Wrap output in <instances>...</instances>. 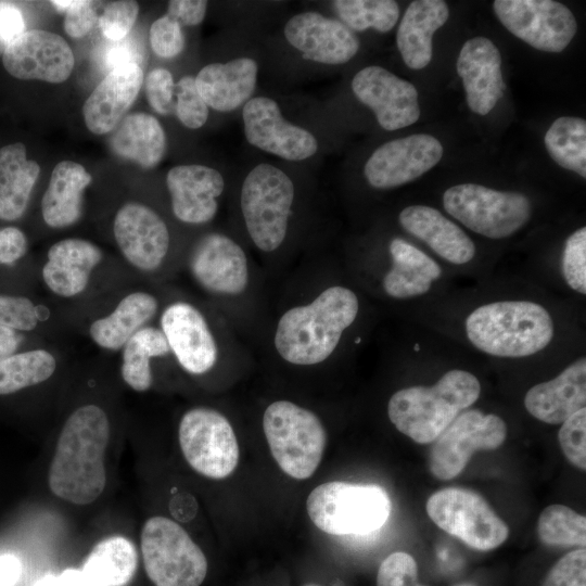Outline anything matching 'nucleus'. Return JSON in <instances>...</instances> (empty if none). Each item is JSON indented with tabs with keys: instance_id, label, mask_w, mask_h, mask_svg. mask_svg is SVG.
<instances>
[{
	"instance_id": "obj_1",
	"label": "nucleus",
	"mask_w": 586,
	"mask_h": 586,
	"mask_svg": "<svg viewBox=\"0 0 586 586\" xmlns=\"http://www.w3.org/2000/svg\"><path fill=\"white\" fill-rule=\"evenodd\" d=\"M110 422L97 405L77 408L65 421L48 472L49 488L74 505H89L106 485L104 455Z\"/></svg>"
},
{
	"instance_id": "obj_2",
	"label": "nucleus",
	"mask_w": 586,
	"mask_h": 586,
	"mask_svg": "<svg viewBox=\"0 0 586 586\" xmlns=\"http://www.w3.org/2000/svg\"><path fill=\"white\" fill-rule=\"evenodd\" d=\"M358 308L355 292L340 285L328 288L310 304L282 315L275 333L276 349L290 364H319L336 348Z\"/></svg>"
},
{
	"instance_id": "obj_3",
	"label": "nucleus",
	"mask_w": 586,
	"mask_h": 586,
	"mask_svg": "<svg viewBox=\"0 0 586 586\" xmlns=\"http://www.w3.org/2000/svg\"><path fill=\"white\" fill-rule=\"evenodd\" d=\"M464 331L469 342L486 355L522 358L550 344L555 321L536 302L497 301L474 308L466 318Z\"/></svg>"
},
{
	"instance_id": "obj_4",
	"label": "nucleus",
	"mask_w": 586,
	"mask_h": 586,
	"mask_svg": "<svg viewBox=\"0 0 586 586\" xmlns=\"http://www.w3.org/2000/svg\"><path fill=\"white\" fill-rule=\"evenodd\" d=\"M480 393L481 384L473 373L453 369L432 385L395 392L387 403V416L400 433L418 444H430L477 400Z\"/></svg>"
},
{
	"instance_id": "obj_5",
	"label": "nucleus",
	"mask_w": 586,
	"mask_h": 586,
	"mask_svg": "<svg viewBox=\"0 0 586 586\" xmlns=\"http://www.w3.org/2000/svg\"><path fill=\"white\" fill-rule=\"evenodd\" d=\"M306 509L311 522L327 534L365 535L384 525L392 504L378 485L333 481L309 493Z\"/></svg>"
},
{
	"instance_id": "obj_6",
	"label": "nucleus",
	"mask_w": 586,
	"mask_h": 586,
	"mask_svg": "<svg viewBox=\"0 0 586 586\" xmlns=\"http://www.w3.org/2000/svg\"><path fill=\"white\" fill-rule=\"evenodd\" d=\"M263 429L270 453L285 474L306 480L315 473L327 433L313 411L289 400L273 402L264 412Z\"/></svg>"
},
{
	"instance_id": "obj_7",
	"label": "nucleus",
	"mask_w": 586,
	"mask_h": 586,
	"mask_svg": "<svg viewBox=\"0 0 586 586\" xmlns=\"http://www.w3.org/2000/svg\"><path fill=\"white\" fill-rule=\"evenodd\" d=\"M140 545L146 575L155 586H200L206 577L204 552L169 518L148 519L141 530Z\"/></svg>"
},
{
	"instance_id": "obj_8",
	"label": "nucleus",
	"mask_w": 586,
	"mask_h": 586,
	"mask_svg": "<svg viewBox=\"0 0 586 586\" xmlns=\"http://www.w3.org/2000/svg\"><path fill=\"white\" fill-rule=\"evenodd\" d=\"M293 200V182L278 167L262 163L247 174L241 189V209L247 232L259 250L272 252L281 245Z\"/></svg>"
},
{
	"instance_id": "obj_9",
	"label": "nucleus",
	"mask_w": 586,
	"mask_h": 586,
	"mask_svg": "<svg viewBox=\"0 0 586 586\" xmlns=\"http://www.w3.org/2000/svg\"><path fill=\"white\" fill-rule=\"evenodd\" d=\"M445 211L464 227L489 239H504L531 218L530 200L522 193L462 183L443 194Z\"/></svg>"
},
{
	"instance_id": "obj_10",
	"label": "nucleus",
	"mask_w": 586,
	"mask_h": 586,
	"mask_svg": "<svg viewBox=\"0 0 586 586\" xmlns=\"http://www.w3.org/2000/svg\"><path fill=\"white\" fill-rule=\"evenodd\" d=\"M430 519L443 531L475 550H492L509 536V527L479 493L446 487L433 493L425 505Z\"/></svg>"
},
{
	"instance_id": "obj_11",
	"label": "nucleus",
	"mask_w": 586,
	"mask_h": 586,
	"mask_svg": "<svg viewBox=\"0 0 586 586\" xmlns=\"http://www.w3.org/2000/svg\"><path fill=\"white\" fill-rule=\"evenodd\" d=\"M178 438L189 466L203 476L221 480L239 462V444L228 419L204 407L187 411L180 420Z\"/></svg>"
},
{
	"instance_id": "obj_12",
	"label": "nucleus",
	"mask_w": 586,
	"mask_h": 586,
	"mask_svg": "<svg viewBox=\"0 0 586 586\" xmlns=\"http://www.w3.org/2000/svg\"><path fill=\"white\" fill-rule=\"evenodd\" d=\"M507 425L497 415L466 409L437 436L429 455L434 477L449 481L467 467L479 450H494L504 444Z\"/></svg>"
},
{
	"instance_id": "obj_13",
	"label": "nucleus",
	"mask_w": 586,
	"mask_h": 586,
	"mask_svg": "<svg viewBox=\"0 0 586 586\" xmlns=\"http://www.w3.org/2000/svg\"><path fill=\"white\" fill-rule=\"evenodd\" d=\"M493 8L511 34L537 50L561 52L576 34L573 13L557 1L496 0Z\"/></svg>"
},
{
	"instance_id": "obj_14",
	"label": "nucleus",
	"mask_w": 586,
	"mask_h": 586,
	"mask_svg": "<svg viewBox=\"0 0 586 586\" xmlns=\"http://www.w3.org/2000/svg\"><path fill=\"white\" fill-rule=\"evenodd\" d=\"M242 117L247 142L288 161H303L318 150L317 139L306 129L285 120L278 103L267 97L250 99Z\"/></svg>"
},
{
	"instance_id": "obj_15",
	"label": "nucleus",
	"mask_w": 586,
	"mask_h": 586,
	"mask_svg": "<svg viewBox=\"0 0 586 586\" xmlns=\"http://www.w3.org/2000/svg\"><path fill=\"white\" fill-rule=\"evenodd\" d=\"M442 156L443 146L436 138L411 135L380 145L368 158L364 173L373 188H395L429 171Z\"/></svg>"
},
{
	"instance_id": "obj_16",
	"label": "nucleus",
	"mask_w": 586,
	"mask_h": 586,
	"mask_svg": "<svg viewBox=\"0 0 586 586\" xmlns=\"http://www.w3.org/2000/svg\"><path fill=\"white\" fill-rule=\"evenodd\" d=\"M5 71L22 80L65 81L75 59L66 40L58 34L30 29L20 35L2 54Z\"/></svg>"
},
{
	"instance_id": "obj_17",
	"label": "nucleus",
	"mask_w": 586,
	"mask_h": 586,
	"mask_svg": "<svg viewBox=\"0 0 586 586\" xmlns=\"http://www.w3.org/2000/svg\"><path fill=\"white\" fill-rule=\"evenodd\" d=\"M352 89L357 99L372 110L385 130L404 128L419 119L415 86L381 66H367L356 73Z\"/></svg>"
},
{
	"instance_id": "obj_18",
	"label": "nucleus",
	"mask_w": 586,
	"mask_h": 586,
	"mask_svg": "<svg viewBox=\"0 0 586 586\" xmlns=\"http://www.w3.org/2000/svg\"><path fill=\"white\" fill-rule=\"evenodd\" d=\"M113 230L119 250L132 266L144 271L161 266L168 251L169 232L152 208L126 203L115 215Z\"/></svg>"
},
{
	"instance_id": "obj_19",
	"label": "nucleus",
	"mask_w": 586,
	"mask_h": 586,
	"mask_svg": "<svg viewBox=\"0 0 586 586\" xmlns=\"http://www.w3.org/2000/svg\"><path fill=\"white\" fill-rule=\"evenodd\" d=\"M284 36L305 60L322 64H344L359 49L357 37L345 24L313 11L291 17Z\"/></svg>"
},
{
	"instance_id": "obj_20",
	"label": "nucleus",
	"mask_w": 586,
	"mask_h": 586,
	"mask_svg": "<svg viewBox=\"0 0 586 586\" xmlns=\"http://www.w3.org/2000/svg\"><path fill=\"white\" fill-rule=\"evenodd\" d=\"M162 331L181 367L202 374L216 362L217 346L203 315L192 305L177 302L164 310Z\"/></svg>"
},
{
	"instance_id": "obj_21",
	"label": "nucleus",
	"mask_w": 586,
	"mask_h": 586,
	"mask_svg": "<svg viewBox=\"0 0 586 586\" xmlns=\"http://www.w3.org/2000/svg\"><path fill=\"white\" fill-rule=\"evenodd\" d=\"M190 269L203 288L217 294H241L249 281L244 251L220 233L207 234L198 242L190 258Z\"/></svg>"
},
{
	"instance_id": "obj_22",
	"label": "nucleus",
	"mask_w": 586,
	"mask_h": 586,
	"mask_svg": "<svg viewBox=\"0 0 586 586\" xmlns=\"http://www.w3.org/2000/svg\"><path fill=\"white\" fill-rule=\"evenodd\" d=\"M457 72L470 110L480 115L488 114L505 89L501 55L497 47L485 37L467 40L457 59Z\"/></svg>"
},
{
	"instance_id": "obj_23",
	"label": "nucleus",
	"mask_w": 586,
	"mask_h": 586,
	"mask_svg": "<svg viewBox=\"0 0 586 586\" xmlns=\"http://www.w3.org/2000/svg\"><path fill=\"white\" fill-rule=\"evenodd\" d=\"M166 184L175 216L187 224H205L218 209L225 189L221 174L204 165H179L167 173Z\"/></svg>"
},
{
	"instance_id": "obj_24",
	"label": "nucleus",
	"mask_w": 586,
	"mask_h": 586,
	"mask_svg": "<svg viewBox=\"0 0 586 586\" xmlns=\"http://www.w3.org/2000/svg\"><path fill=\"white\" fill-rule=\"evenodd\" d=\"M142 82L143 71L137 64L109 72L84 103L87 128L95 135L113 131L138 97Z\"/></svg>"
},
{
	"instance_id": "obj_25",
	"label": "nucleus",
	"mask_w": 586,
	"mask_h": 586,
	"mask_svg": "<svg viewBox=\"0 0 586 586\" xmlns=\"http://www.w3.org/2000/svg\"><path fill=\"white\" fill-rule=\"evenodd\" d=\"M586 404V359L579 357L551 380L527 390L524 407L535 419L561 424Z\"/></svg>"
},
{
	"instance_id": "obj_26",
	"label": "nucleus",
	"mask_w": 586,
	"mask_h": 586,
	"mask_svg": "<svg viewBox=\"0 0 586 586\" xmlns=\"http://www.w3.org/2000/svg\"><path fill=\"white\" fill-rule=\"evenodd\" d=\"M398 220L408 233L450 264L464 265L475 256V245L468 234L436 208L410 205L399 213Z\"/></svg>"
},
{
	"instance_id": "obj_27",
	"label": "nucleus",
	"mask_w": 586,
	"mask_h": 586,
	"mask_svg": "<svg viewBox=\"0 0 586 586\" xmlns=\"http://www.w3.org/2000/svg\"><path fill=\"white\" fill-rule=\"evenodd\" d=\"M257 71V63L251 58L212 63L201 68L195 85L207 106L230 112L245 104L253 94Z\"/></svg>"
},
{
	"instance_id": "obj_28",
	"label": "nucleus",
	"mask_w": 586,
	"mask_h": 586,
	"mask_svg": "<svg viewBox=\"0 0 586 586\" xmlns=\"http://www.w3.org/2000/svg\"><path fill=\"white\" fill-rule=\"evenodd\" d=\"M101 259L102 253L93 243L64 239L50 247L42 277L53 293L71 297L86 289L91 271Z\"/></svg>"
},
{
	"instance_id": "obj_29",
	"label": "nucleus",
	"mask_w": 586,
	"mask_h": 586,
	"mask_svg": "<svg viewBox=\"0 0 586 586\" xmlns=\"http://www.w3.org/2000/svg\"><path fill=\"white\" fill-rule=\"evenodd\" d=\"M448 16V7L442 0H417L409 4L396 34L397 48L409 68L421 69L430 63L432 36Z\"/></svg>"
},
{
	"instance_id": "obj_30",
	"label": "nucleus",
	"mask_w": 586,
	"mask_h": 586,
	"mask_svg": "<svg viewBox=\"0 0 586 586\" xmlns=\"http://www.w3.org/2000/svg\"><path fill=\"white\" fill-rule=\"evenodd\" d=\"M388 251L392 266L383 278V289L393 298L423 295L442 277V268L432 257L403 239H393Z\"/></svg>"
},
{
	"instance_id": "obj_31",
	"label": "nucleus",
	"mask_w": 586,
	"mask_h": 586,
	"mask_svg": "<svg viewBox=\"0 0 586 586\" xmlns=\"http://www.w3.org/2000/svg\"><path fill=\"white\" fill-rule=\"evenodd\" d=\"M91 180L82 165L73 161L58 163L41 200L44 222L52 228H64L78 221L82 213V194Z\"/></svg>"
},
{
	"instance_id": "obj_32",
	"label": "nucleus",
	"mask_w": 586,
	"mask_h": 586,
	"mask_svg": "<svg viewBox=\"0 0 586 586\" xmlns=\"http://www.w3.org/2000/svg\"><path fill=\"white\" fill-rule=\"evenodd\" d=\"M39 175L22 142L0 148V219L16 220L25 213Z\"/></svg>"
},
{
	"instance_id": "obj_33",
	"label": "nucleus",
	"mask_w": 586,
	"mask_h": 586,
	"mask_svg": "<svg viewBox=\"0 0 586 586\" xmlns=\"http://www.w3.org/2000/svg\"><path fill=\"white\" fill-rule=\"evenodd\" d=\"M112 151L143 168L156 166L166 150V136L161 123L146 113L124 117L110 139Z\"/></svg>"
},
{
	"instance_id": "obj_34",
	"label": "nucleus",
	"mask_w": 586,
	"mask_h": 586,
	"mask_svg": "<svg viewBox=\"0 0 586 586\" xmlns=\"http://www.w3.org/2000/svg\"><path fill=\"white\" fill-rule=\"evenodd\" d=\"M157 301L145 292L124 297L109 316L95 320L89 329L91 339L101 347L116 351L156 313Z\"/></svg>"
},
{
	"instance_id": "obj_35",
	"label": "nucleus",
	"mask_w": 586,
	"mask_h": 586,
	"mask_svg": "<svg viewBox=\"0 0 586 586\" xmlns=\"http://www.w3.org/2000/svg\"><path fill=\"white\" fill-rule=\"evenodd\" d=\"M137 565L133 544L116 535L99 542L80 571L91 586H125L133 577Z\"/></svg>"
},
{
	"instance_id": "obj_36",
	"label": "nucleus",
	"mask_w": 586,
	"mask_h": 586,
	"mask_svg": "<svg viewBox=\"0 0 586 586\" xmlns=\"http://www.w3.org/2000/svg\"><path fill=\"white\" fill-rule=\"evenodd\" d=\"M170 352L162 330L143 327L124 345L122 377L137 392L148 391L153 381L150 358Z\"/></svg>"
},
{
	"instance_id": "obj_37",
	"label": "nucleus",
	"mask_w": 586,
	"mask_h": 586,
	"mask_svg": "<svg viewBox=\"0 0 586 586\" xmlns=\"http://www.w3.org/2000/svg\"><path fill=\"white\" fill-rule=\"evenodd\" d=\"M545 146L561 167L586 177V122L579 117L557 118L545 135Z\"/></svg>"
},
{
	"instance_id": "obj_38",
	"label": "nucleus",
	"mask_w": 586,
	"mask_h": 586,
	"mask_svg": "<svg viewBox=\"0 0 586 586\" xmlns=\"http://www.w3.org/2000/svg\"><path fill=\"white\" fill-rule=\"evenodd\" d=\"M53 355L44 349L12 354L0 359V395L15 393L48 380L55 371Z\"/></svg>"
},
{
	"instance_id": "obj_39",
	"label": "nucleus",
	"mask_w": 586,
	"mask_h": 586,
	"mask_svg": "<svg viewBox=\"0 0 586 586\" xmlns=\"http://www.w3.org/2000/svg\"><path fill=\"white\" fill-rule=\"evenodd\" d=\"M537 535L549 546L586 545V518L564 505H550L539 514Z\"/></svg>"
},
{
	"instance_id": "obj_40",
	"label": "nucleus",
	"mask_w": 586,
	"mask_h": 586,
	"mask_svg": "<svg viewBox=\"0 0 586 586\" xmlns=\"http://www.w3.org/2000/svg\"><path fill=\"white\" fill-rule=\"evenodd\" d=\"M332 3L342 23L351 30L374 28L386 33L399 17L398 4L393 0H336Z\"/></svg>"
},
{
	"instance_id": "obj_41",
	"label": "nucleus",
	"mask_w": 586,
	"mask_h": 586,
	"mask_svg": "<svg viewBox=\"0 0 586 586\" xmlns=\"http://www.w3.org/2000/svg\"><path fill=\"white\" fill-rule=\"evenodd\" d=\"M561 272L573 291L586 294V228L582 227L565 240L561 256Z\"/></svg>"
},
{
	"instance_id": "obj_42",
	"label": "nucleus",
	"mask_w": 586,
	"mask_h": 586,
	"mask_svg": "<svg viewBox=\"0 0 586 586\" xmlns=\"http://www.w3.org/2000/svg\"><path fill=\"white\" fill-rule=\"evenodd\" d=\"M175 110L178 119L190 129L201 128L207 120L208 106L201 97L193 76H183L175 85Z\"/></svg>"
},
{
	"instance_id": "obj_43",
	"label": "nucleus",
	"mask_w": 586,
	"mask_h": 586,
	"mask_svg": "<svg viewBox=\"0 0 586 586\" xmlns=\"http://www.w3.org/2000/svg\"><path fill=\"white\" fill-rule=\"evenodd\" d=\"M558 441L565 458L577 469L586 470V408L561 423Z\"/></svg>"
},
{
	"instance_id": "obj_44",
	"label": "nucleus",
	"mask_w": 586,
	"mask_h": 586,
	"mask_svg": "<svg viewBox=\"0 0 586 586\" xmlns=\"http://www.w3.org/2000/svg\"><path fill=\"white\" fill-rule=\"evenodd\" d=\"M136 1L120 0L109 3L99 20L102 34L109 41H119L129 36L138 17Z\"/></svg>"
},
{
	"instance_id": "obj_45",
	"label": "nucleus",
	"mask_w": 586,
	"mask_h": 586,
	"mask_svg": "<svg viewBox=\"0 0 586 586\" xmlns=\"http://www.w3.org/2000/svg\"><path fill=\"white\" fill-rule=\"evenodd\" d=\"M377 586H424L418 582V565L413 557L404 551L388 555L380 564Z\"/></svg>"
},
{
	"instance_id": "obj_46",
	"label": "nucleus",
	"mask_w": 586,
	"mask_h": 586,
	"mask_svg": "<svg viewBox=\"0 0 586 586\" xmlns=\"http://www.w3.org/2000/svg\"><path fill=\"white\" fill-rule=\"evenodd\" d=\"M149 38L153 52L163 59H173L184 48L181 25L167 13L152 23Z\"/></svg>"
},
{
	"instance_id": "obj_47",
	"label": "nucleus",
	"mask_w": 586,
	"mask_h": 586,
	"mask_svg": "<svg viewBox=\"0 0 586 586\" xmlns=\"http://www.w3.org/2000/svg\"><path fill=\"white\" fill-rule=\"evenodd\" d=\"M542 586H586V550L578 548L561 557Z\"/></svg>"
},
{
	"instance_id": "obj_48",
	"label": "nucleus",
	"mask_w": 586,
	"mask_h": 586,
	"mask_svg": "<svg viewBox=\"0 0 586 586\" xmlns=\"http://www.w3.org/2000/svg\"><path fill=\"white\" fill-rule=\"evenodd\" d=\"M50 3L64 14L63 27L72 38H81L92 28L97 13L92 1L86 0H55Z\"/></svg>"
},
{
	"instance_id": "obj_49",
	"label": "nucleus",
	"mask_w": 586,
	"mask_h": 586,
	"mask_svg": "<svg viewBox=\"0 0 586 586\" xmlns=\"http://www.w3.org/2000/svg\"><path fill=\"white\" fill-rule=\"evenodd\" d=\"M40 318L38 307L23 296L0 295V324L15 330L30 331Z\"/></svg>"
},
{
	"instance_id": "obj_50",
	"label": "nucleus",
	"mask_w": 586,
	"mask_h": 586,
	"mask_svg": "<svg viewBox=\"0 0 586 586\" xmlns=\"http://www.w3.org/2000/svg\"><path fill=\"white\" fill-rule=\"evenodd\" d=\"M145 94L150 106L158 114H168L174 104L175 84L166 68H154L145 78Z\"/></svg>"
},
{
	"instance_id": "obj_51",
	"label": "nucleus",
	"mask_w": 586,
	"mask_h": 586,
	"mask_svg": "<svg viewBox=\"0 0 586 586\" xmlns=\"http://www.w3.org/2000/svg\"><path fill=\"white\" fill-rule=\"evenodd\" d=\"M101 64L109 72L127 64L143 62V51L137 39L127 36L119 41H110L101 52Z\"/></svg>"
},
{
	"instance_id": "obj_52",
	"label": "nucleus",
	"mask_w": 586,
	"mask_h": 586,
	"mask_svg": "<svg viewBox=\"0 0 586 586\" xmlns=\"http://www.w3.org/2000/svg\"><path fill=\"white\" fill-rule=\"evenodd\" d=\"M25 31L21 10L10 1H0V55Z\"/></svg>"
},
{
	"instance_id": "obj_53",
	"label": "nucleus",
	"mask_w": 586,
	"mask_h": 586,
	"mask_svg": "<svg viewBox=\"0 0 586 586\" xmlns=\"http://www.w3.org/2000/svg\"><path fill=\"white\" fill-rule=\"evenodd\" d=\"M27 251V239L16 227L0 229V265H12L22 258Z\"/></svg>"
},
{
	"instance_id": "obj_54",
	"label": "nucleus",
	"mask_w": 586,
	"mask_h": 586,
	"mask_svg": "<svg viewBox=\"0 0 586 586\" xmlns=\"http://www.w3.org/2000/svg\"><path fill=\"white\" fill-rule=\"evenodd\" d=\"M207 2L203 0H171L168 2L167 14L181 26L199 25L205 17Z\"/></svg>"
},
{
	"instance_id": "obj_55",
	"label": "nucleus",
	"mask_w": 586,
	"mask_h": 586,
	"mask_svg": "<svg viewBox=\"0 0 586 586\" xmlns=\"http://www.w3.org/2000/svg\"><path fill=\"white\" fill-rule=\"evenodd\" d=\"M21 562L12 555L0 556V586H13L21 575Z\"/></svg>"
},
{
	"instance_id": "obj_56",
	"label": "nucleus",
	"mask_w": 586,
	"mask_h": 586,
	"mask_svg": "<svg viewBox=\"0 0 586 586\" xmlns=\"http://www.w3.org/2000/svg\"><path fill=\"white\" fill-rule=\"evenodd\" d=\"M20 342L21 337L15 329L0 324V359L12 355Z\"/></svg>"
},
{
	"instance_id": "obj_57",
	"label": "nucleus",
	"mask_w": 586,
	"mask_h": 586,
	"mask_svg": "<svg viewBox=\"0 0 586 586\" xmlns=\"http://www.w3.org/2000/svg\"><path fill=\"white\" fill-rule=\"evenodd\" d=\"M58 586H91L79 570L67 569L58 577Z\"/></svg>"
},
{
	"instance_id": "obj_58",
	"label": "nucleus",
	"mask_w": 586,
	"mask_h": 586,
	"mask_svg": "<svg viewBox=\"0 0 586 586\" xmlns=\"http://www.w3.org/2000/svg\"><path fill=\"white\" fill-rule=\"evenodd\" d=\"M34 586H58V577L52 575L46 576L38 581Z\"/></svg>"
},
{
	"instance_id": "obj_59",
	"label": "nucleus",
	"mask_w": 586,
	"mask_h": 586,
	"mask_svg": "<svg viewBox=\"0 0 586 586\" xmlns=\"http://www.w3.org/2000/svg\"><path fill=\"white\" fill-rule=\"evenodd\" d=\"M305 586H317V585H315V584H308V585H305Z\"/></svg>"
},
{
	"instance_id": "obj_60",
	"label": "nucleus",
	"mask_w": 586,
	"mask_h": 586,
	"mask_svg": "<svg viewBox=\"0 0 586 586\" xmlns=\"http://www.w3.org/2000/svg\"><path fill=\"white\" fill-rule=\"evenodd\" d=\"M459 586H471V585H459Z\"/></svg>"
}]
</instances>
